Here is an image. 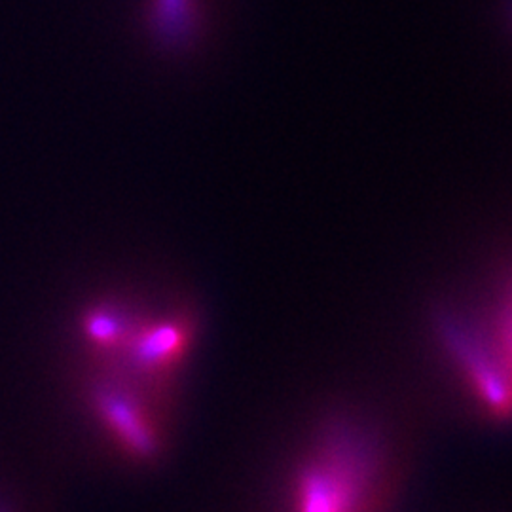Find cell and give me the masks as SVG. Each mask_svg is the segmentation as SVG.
Returning <instances> with one entry per match:
<instances>
[{
	"mask_svg": "<svg viewBox=\"0 0 512 512\" xmlns=\"http://www.w3.org/2000/svg\"><path fill=\"white\" fill-rule=\"evenodd\" d=\"M366 478L357 459L329 450L298 476L294 512H365Z\"/></svg>",
	"mask_w": 512,
	"mask_h": 512,
	"instance_id": "cell-1",
	"label": "cell"
},
{
	"mask_svg": "<svg viewBox=\"0 0 512 512\" xmlns=\"http://www.w3.org/2000/svg\"><path fill=\"white\" fill-rule=\"evenodd\" d=\"M194 330L196 321L186 311L141 321L120 355H126L135 374L152 384H162L183 363Z\"/></svg>",
	"mask_w": 512,
	"mask_h": 512,
	"instance_id": "cell-2",
	"label": "cell"
},
{
	"mask_svg": "<svg viewBox=\"0 0 512 512\" xmlns=\"http://www.w3.org/2000/svg\"><path fill=\"white\" fill-rule=\"evenodd\" d=\"M93 403L110 435L128 454L147 459L158 452V425L143 399L120 385H101L93 395Z\"/></svg>",
	"mask_w": 512,
	"mask_h": 512,
	"instance_id": "cell-3",
	"label": "cell"
},
{
	"mask_svg": "<svg viewBox=\"0 0 512 512\" xmlns=\"http://www.w3.org/2000/svg\"><path fill=\"white\" fill-rule=\"evenodd\" d=\"M440 338L450 349L459 366L467 372V378L475 387L480 401L495 416H507L509 412V376L507 366H499V359L484 346L476 344L469 332L459 327L454 319H440Z\"/></svg>",
	"mask_w": 512,
	"mask_h": 512,
	"instance_id": "cell-4",
	"label": "cell"
},
{
	"mask_svg": "<svg viewBox=\"0 0 512 512\" xmlns=\"http://www.w3.org/2000/svg\"><path fill=\"white\" fill-rule=\"evenodd\" d=\"M139 323L141 319L118 308H97L86 317V334L103 351L118 355L126 348Z\"/></svg>",
	"mask_w": 512,
	"mask_h": 512,
	"instance_id": "cell-5",
	"label": "cell"
}]
</instances>
